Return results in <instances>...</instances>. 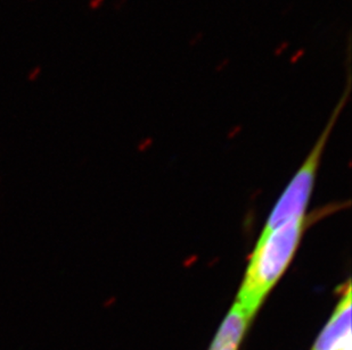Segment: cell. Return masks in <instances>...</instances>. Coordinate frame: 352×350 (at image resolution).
Wrapping results in <instances>:
<instances>
[{
    "label": "cell",
    "mask_w": 352,
    "mask_h": 350,
    "mask_svg": "<svg viewBox=\"0 0 352 350\" xmlns=\"http://www.w3.org/2000/svg\"><path fill=\"white\" fill-rule=\"evenodd\" d=\"M252 320L253 317L235 301L220 325L209 350H239Z\"/></svg>",
    "instance_id": "obj_4"
},
{
    "label": "cell",
    "mask_w": 352,
    "mask_h": 350,
    "mask_svg": "<svg viewBox=\"0 0 352 350\" xmlns=\"http://www.w3.org/2000/svg\"><path fill=\"white\" fill-rule=\"evenodd\" d=\"M332 126L333 121H331L329 128L325 132L322 133V136L317 142L313 152H310L306 162L299 170V172L296 173L292 181L289 182V187L286 188L285 191L283 192L282 197L279 198L268 221H267L266 226L263 229V233L272 231L279 225L284 224L293 218H305L307 206H308L310 196L313 192L316 171L318 167L319 159L322 156L326 140L329 137V130Z\"/></svg>",
    "instance_id": "obj_2"
},
{
    "label": "cell",
    "mask_w": 352,
    "mask_h": 350,
    "mask_svg": "<svg viewBox=\"0 0 352 350\" xmlns=\"http://www.w3.org/2000/svg\"><path fill=\"white\" fill-rule=\"evenodd\" d=\"M289 47V41H283V43H279V46L276 48L275 55L276 56H279V55H282L284 51H285L287 48Z\"/></svg>",
    "instance_id": "obj_6"
},
{
    "label": "cell",
    "mask_w": 352,
    "mask_h": 350,
    "mask_svg": "<svg viewBox=\"0 0 352 350\" xmlns=\"http://www.w3.org/2000/svg\"><path fill=\"white\" fill-rule=\"evenodd\" d=\"M203 39V34L202 32H197V34H194L193 38L190 40V46L195 47L197 43H201V40Z\"/></svg>",
    "instance_id": "obj_7"
},
{
    "label": "cell",
    "mask_w": 352,
    "mask_h": 350,
    "mask_svg": "<svg viewBox=\"0 0 352 350\" xmlns=\"http://www.w3.org/2000/svg\"><path fill=\"white\" fill-rule=\"evenodd\" d=\"M306 226V218H293L260 235L236 303L254 317L267 294L286 271Z\"/></svg>",
    "instance_id": "obj_1"
},
{
    "label": "cell",
    "mask_w": 352,
    "mask_h": 350,
    "mask_svg": "<svg viewBox=\"0 0 352 350\" xmlns=\"http://www.w3.org/2000/svg\"><path fill=\"white\" fill-rule=\"evenodd\" d=\"M351 349V288L349 284L313 350Z\"/></svg>",
    "instance_id": "obj_3"
},
{
    "label": "cell",
    "mask_w": 352,
    "mask_h": 350,
    "mask_svg": "<svg viewBox=\"0 0 352 350\" xmlns=\"http://www.w3.org/2000/svg\"><path fill=\"white\" fill-rule=\"evenodd\" d=\"M230 58H225V60H221L218 65H217L216 71L217 72H221V71L225 70L227 67H228V64H230Z\"/></svg>",
    "instance_id": "obj_8"
},
{
    "label": "cell",
    "mask_w": 352,
    "mask_h": 350,
    "mask_svg": "<svg viewBox=\"0 0 352 350\" xmlns=\"http://www.w3.org/2000/svg\"><path fill=\"white\" fill-rule=\"evenodd\" d=\"M306 54V50L303 49V48H301V49L298 50L294 55H293L291 58H289V63L291 64H296L298 62H299L300 60H301V57L303 56Z\"/></svg>",
    "instance_id": "obj_5"
},
{
    "label": "cell",
    "mask_w": 352,
    "mask_h": 350,
    "mask_svg": "<svg viewBox=\"0 0 352 350\" xmlns=\"http://www.w3.org/2000/svg\"><path fill=\"white\" fill-rule=\"evenodd\" d=\"M350 350V349H349Z\"/></svg>",
    "instance_id": "obj_9"
}]
</instances>
